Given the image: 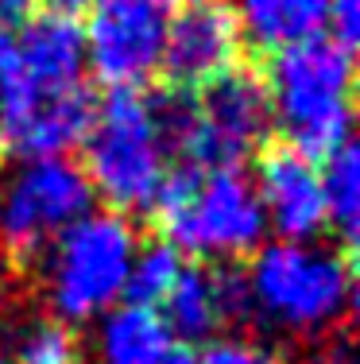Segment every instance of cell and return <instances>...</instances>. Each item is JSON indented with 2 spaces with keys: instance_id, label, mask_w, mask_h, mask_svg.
<instances>
[{
  "instance_id": "cell-6",
  "label": "cell",
  "mask_w": 360,
  "mask_h": 364,
  "mask_svg": "<svg viewBox=\"0 0 360 364\" xmlns=\"http://www.w3.org/2000/svg\"><path fill=\"white\" fill-rule=\"evenodd\" d=\"M156 112L175 155L186 167H240L268 140L271 101L260 74L236 70L198 93H156Z\"/></svg>"
},
{
  "instance_id": "cell-4",
  "label": "cell",
  "mask_w": 360,
  "mask_h": 364,
  "mask_svg": "<svg viewBox=\"0 0 360 364\" xmlns=\"http://www.w3.org/2000/svg\"><path fill=\"white\" fill-rule=\"evenodd\" d=\"M271 120L295 151L314 163L349 144L353 128V50L329 36L276 50L268 66Z\"/></svg>"
},
{
  "instance_id": "cell-21",
  "label": "cell",
  "mask_w": 360,
  "mask_h": 364,
  "mask_svg": "<svg viewBox=\"0 0 360 364\" xmlns=\"http://www.w3.org/2000/svg\"><path fill=\"white\" fill-rule=\"evenodd\" d=\"M43 0H0V28L4 23H28Z\"/></svg>"
},
{
  "instance_id": "cell-24",
  "label": "cell",
  "mask_w": 360,
  "mask_h": 364,
  "mask_svg": "<svg viewBox=\"0 0 360 364\" xmlns=\"http://www.w3.org/2000/svg\"><path fill=\"white\" fill-rule=\"evenodd\" d=\"M0 178H4V147H0Z\"/></svg>"
},
{
  "instance_id": "cell-11",
  "label": "cell",
  "mask_w": 360,
  "mask_h": 364,
  "mask_svg": "<svg viewBox=\"0 0 360 364\" xmlns=\"http://www.w3.org/2000/svg\"><path fill=\"white\" fill-rule=\"evenodd\" d=\"M252 186L263 221L271 232H279V240H318L325 229V202L322 171L310 155L295 151L290 144L263 147Z\"/></svg>"
},
{
  "instance_id": "cell-1",
  "label": "cell",
  "mask_w": 360,
  "mask_h": 364,
  "mask_svg": "<svg viewBox=\"0 0 360 364\" xmlns=\"http://www.w3.org/2000/svg\"><path fill=\"white\" fill-rule=\"evenodd\" d=\"M93 109L82 23L62 12L31 16L12 39L0 90V147L20 159H62L82 147Z\"/></svg>"
},
{
  "instance_id": "cell-10",
  "label": "cell",
  "mask_w": 360,
  "mask_h": 364,
  "mask_svg": "<svg viewBox=\"0 0 360 364\" xmlns=\"http://www.w3.org/2000/svg\"><path fill=\"white\" fill-rule=\"evenodd\" d=\"M244 50L233 0H182L170 16L167 47L159 70L175 82V90L190 93L233 74Z\"/></svg>"
},
{
  "instance_id": "cell-16",
  "label": "cell",
  "mask_w": 360,
  "mask_h": 364,
  "mask_svg": "<svg viewBox=\"0 0 360 364\" xmlns=\"http://www.w3.org/2000/svg\"><path fill=\"white\" fill-rule=\"evenodd\" d=\"M182 267H186V256L175 252L170 245H148V248L140 245V252L132 259V272H128V291H124L128 302L159 310L170 287L178 283Z\"/></svg>"
},
{
  "instance_id": "cell-7",
  "label": "cell",
  "mask_w": 360,
  "mask_h": 364,
  "mask_svg": "<svg viewBox=\"0 0 360 364\" xmlns=\"http://www.w3.org/2000/svg\"><path fill=\"white\" fill-rule=\"evenodd\" d=\"M140 252L136 225L116 210H89L43 252V299L66 326L101 322L120 306Z\"/></svg>"
},
{
  "instance_id": "cell-19",
  "label": "cell",
  "mask_w": 360,
  "mask_h": 364,
  "mask_svg": "<svg viewBox=\"0 0 360 364\" xmlns=\"http://www.w3.org/2000/svg\"><path fill=\"white\" fill-rule=\"evenodd\" d=\"M325 36L337 39L341 47L353 50V43L360 36V0H329V8H325Z\"/></svg>"
},
{
  "instance_id": "cell-18",
  "label": "cell",
  "mask_w": 360,
  "mask_h": 364,
  "mask_svg": "<svg viewBox=\"0 0 360 364\" xmlns=\"http://www.w3.org/2000/svg\"><path fill=\"white\" fill-rule=\"evenodd\" d=\"M194 364H287V360L263 341H248V337H213L202 353H194Z\"/></svg>"
},
{
  "instance_id": "cell-17",
  "label": "cell",
  "mask_w": 360,
  "mask_h": 364,
  "mask_svg": "<svg viewBox=\"0 0 360 364\" xmlns=\"http://www.w3.org/2000/svg\"><path fill=\"white\" fill-rule=\"evenodd\" d=\"M82 345L58 318H31L12 337V364H78Z\"/></svg>"
},
{
  "instance_id": "cell-13",
  "label": "cell",
  "mask_w": 360,
  "mask_h": 364,
  "mask_svg": "<svg viewBox=\"0 0 360 364\" xmlns=\"http://www.w3.org/2000/svg\"><path fill=\"white\" fill-rule=\"evenodd\" d=\"M101 364H194V349L151 306H113L97 329Z\"/></svg>"
},
{
  "instance_id": "cell-9",
  "label": "cell",
  "mask_w": 360,
  "mask_h": 364,
  "mask_svg": "<svg viewBox=\"0 0 360 364\" xmlns=\"http://www.w3.org/2000/svg\"><path fill=\"white\" fill-rule=\"evenodd\" d=\"M178 4L182 0H93L85 8V66L109 93L143 90L159 74Z\"/></svg>"
},
{
  "instance_id": "cell-25",
  "label": "cell",
  "mask_w": 360,
  "mask_h": 364,
  "mask_svg": "<svg viewBox=\"0 0 360 364\" xmlns=\"http://www.w3.org/2000/svg\"><path fill=\"white\" fill-rule=\"evenodd\" d=\"M0 364H12V360H4V357H0Z\"/></svg>"
},
{
  "instance_id": "cell-14",
  "label": "cell",
  "mask_w": 360,
  "mask_h": 364,
  "mask_svg": "<svg viewBox=\"0 0 360 364\" xmlns=\"http://www.w3.org/2000/svg\"><path fill=\"white\" fill-rule=\"evenodd\" d=\"M240 31L263 50H283L325 36L329 0H233Z\"/></svg>"
},
{
  "instance_id": "cell-12",
  "label": "cell",
  "mask_w": 360,
  "mask_h": 364,
  "mask_svg": "<svg viewBox=\"0 0 360 364\" xmlns=\"http://www.w3.org/2000/svg\"><path fill=\"white\" fill-rule=\"evenodd\" d=\"M252 314L244 275L225 264H186L178 283L163 299L159 318L190 341H213L225 326Z\"/></svg>"
},
{
  "instance_id": "cell-23",
  "label": "cell",
  "mask_w": 360,
  "mask_h": 364,
  "mask_svg": "<svg viewBox=\"0 0 360 364\" xmlns=\"http://www.w3.org/2000/svg\"><path fill=\"white\" fill-rule=\"evenodd\" d=\"M8 63H12V39L0 31V90H4V77H8Z\"/></svg>"
},
{
  "instance_id": "cell-8",
  "label": "cell",
  "mask_w": 360,
  "mask_h": 364,
  "mask_svg": "<svg viewBox=\"0 0 360 364\" xmlns=\"http://www.w3.org/2000/svg\"><path fill=\"white\" fill-rule=\"evenodd\" d=\"M89 210L93 190L70 155L20 159L12 175L0 178V252L36 259Z\"/></svg>"
},
{
  "instance_id": "cell-15",
  "label": "cell",
  "mask_w": 360,
  "mask_h": 364,
  "mask_svg": "<svg viewBox=\"0 0 360 364\" xmlns=\"http://www.w3.org/2000/svg\"><path fill=\"white\" fill-rule=\"evenodd\" d=\"M318 171H322L325 225H337L345 237H353L360 221V151L353 144H341L333 155H325Z\"/></svg>"
},
{
  "instance_id": "cell-22",
  "label": "cell",
  "mask_w": 360,
  "mask_h": 364,
  "mask_svg": "<svg viewBox=\"0 0 360 364\" xmlns=\"http://www.w3.org/2000/svg\"><path fill=\"white\" fill-rule=\"evenodd\" d=\"M50 4V12H62V16H78L85 12V8L93 4V0H47Z\"/></svg>"
},
{
  "instance_id": "cell-5",
  "label": "cell",
  "mask_w": 360,
  "mask_h": 364,
  "mask_svg": "<svg viewBox=\"0 0 360 364\" xmlns=\"http://www.w3.org/2000/svg\"><path fill=\"white\" fill-rule=\"evenodd\" d=\"M252 310L290 337H322L353 306V264L318 240H276L244 275Z\"/></svg>"
},
{
  "instance_id": "cell-20",
  "label": "cell",
  "mask_w": 360,
  "mask_h": 364,
  "mask_svg": "<svg viewBox=\"0 0 360 364\" xmlns=\"http://www.w3.org/2000/svg\"><path fill=\"white\" fill-rule=\"evenodd\" d=\"M306 364H356V357H353V349H349L345 341H325L310 353Z\"/></svg>"
},
{
  "instance_id": "cell-2",
  "label": "cell",
  "mask_w": 360,
  "mask_h": 364,
  "mask_svg": "<svg viewBox=\"0 0 360 364\" xmlns=\"http://www.w3.org/2000/svg\"><path fill=\"white\" fill-rule=\"evenodd\" d=\"M151 213L159 218L163 245L205 264L252 256L263 248L268 221L252 178L240 167H182L170 171Z\"/></svg>"
},
{
  "instance_id": "cell-3",
  "label": "cell",
  "mask_w": 360,
  "mask_h": 364,
  "mask_svg": "<svg viewBox=\"0 0 360 364\" xmlns=\"http://www.w3.org/2000/svg\"><path fill=\"white\" fill-rule=\"evenodd\" d=\"M82 175L93 194L109 202L116 213H143L156 205L170 178V151L167 132L159 124L156 101L140 90L109 93L93 109L89 132L82 140Z\"/></svg>"
}]
</instances>
